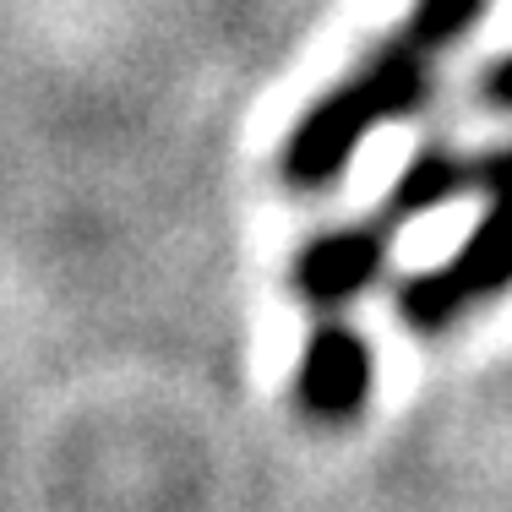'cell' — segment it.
<instances>
[{"mask_svg":"<svg viewBox=\"0 0 512 512\" xmlns=\"http://www.w3.org/2000/svg\"><path fill=\"white\" fill-rule=\"evenodd\" d=\"M431 60L436 50H425L414 33H398V39H387L382 50L365 60L355 77H344L327 99H316L300 115L295 137L284 142L289 186H300V191L333 186L376 126L414 115L431 99Z\"/></svg>","mask_w":512,"mask_h":512,"instance_id":"1","label":"cell"},{"mask_svg":"<svg viewBox=\"0 0 512 512\" xmlns=\"http://www.w3.org/2000/svg\"><path fill=\"white\" fill-rule=\"evenodd\" d=\"M474 197H480V224L463 235V246L431 273H414L398 289V311L404 322L436 327L458 322L469 306L512 289V148H496L474 158Z\"/></svg>","mask_w":512,"mask_h":512,"instance_id":"2","label":"cell"},{"mask_svg":"<svg viewBox=\"0 0 512 512\" xmlns=\"http://www.w3.org/2000/svg\"><path fill=\"white\" fill-rule=\"evenodd\" d=\"M295 398L311 420H327V425L355 420L365 398H371V349H365V338L349 333L344 322L316 327L295 371Z\"/></svg>","mask_w":512,"mask_h":512,"instance_id":"3","label":"cell"},{"mask_svg":"<svg viewBox=\"0 0 512 512\" xmlns=\"http://www.w3.org/2000/svg\"><path fill=\"white\" fill-rule=\"evenodd\" d=\"M387 229H393V218H382V224H344V229L316 235L295 262V289L311 306L355 300L360 289L376 284V273L387 262Z\"/></svg>","mask_w":512,"mask_h":512,"instance_id":"4","label":"cell"},{"mask_svg":"<svg viewBox=\"0 0 512 512\" xmlns=\"http://www.w3.org/2000/svg\"><path fill=\"white\" fill-rule=\"evenodd\" d=\"M458 197H474V158L431 148V153H420L404 175H398V186H393V197H387L382 218H393V224H398V218H425V213H436V207H447Z\"/></svg>","mask_w":512,"mask_h":512,"instance_id":"5","label":"cell"},{"mask_svg":"<svg viewBox=\"0 0 512 512\" xmlns=\"http://www.w3.org/2000/svg\"><path fill=\"white\" fill-rule=\"evenodd\" d=\"M485 6H491V0H420L404 33H414V39H420L425 50L442 55L447 44H458L463 33H469L474 22L485 17Z\"/></svg>","mask_w":512,"mask_h":512,"instance_id":"6","label":"cell"},{"mask_svg":"<svg viewBox=\"0 0 512 512\" xmlns=\"http://www.w3.org/2000/svg\"><path fill=\"white\" fill-rule=\"evenodd\" d=\"M485 104H496V109H512V50L496 60L491 71H485Z\"/></svg>","mask_w":512,"mask_h":512,"instance_id":"7","label":"cell"}]
</instances>
